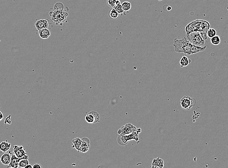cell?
Returning a JSON list of instances; mask_svg holds the SVG:
<instances>
[{
	"label": "cell",
	"instance_id": "2e32d148",
	"mask_svg": "<svg viewBox=\"0 0 228 168\" xmlns=\"http://www.w3.org/2000/svg\"><path fill=\"white\" fill-rule=\"evenodd\" d=\"M191 63V60L186 56H183L179 60V64L181 67L187 66Z\"/></svg>",
	"mask_w": 228,
	"mask_h": 168
},
{
	"label": "cell",
	"instance_id": "4fadbf2b",
	"mask_svg": "<svg viewBox=\"0 0 228 168\" xmlns=\"http://www.w3.org/2000/svg\"><path fill=\"white\" fill-rule=\"evenodd\" d=\"M24 158H20L15 154H13L11 156V160L7 166V168H17L19 167V163L21 160Z\"/></svg>",
	"mask_w": 228,
	"mask_h": 168
},
{
	"label": "cell",
	"instance_id": "8992f818",
	"mask_svg": "<svg viewBox=\"0 0 228 168\" xmlns=\"http://www.w3.org/2000/svg\"><path fill=\"white\" fill-rule=\"evenodd\" d=\"M137 130V128L134 125L130 123H128L119 129L117 133L119 135H125L130 134L134 132H136Z\"/></svg>",
	"mask_w": 228,
	"mask_h": 168
},
{
	"label": "cell",
	"instance_id": "e0dca14e",
	"mask_svg": "<svg viewBox=\"0 0 228 168\" xmlns=\"http://www.w3.org/2000/svg\"><path fill=\"white\" fill-rule=\"evenodd\" d=\"M11 144L8 143L7 140L2 142L0 144V150L2 152L5 153L8 151L11 147Z\"/></svg>",
	"mask_w": 228,
	"mask_h": 168
},
{
	"label": "cell",
	"instance_id": "7a4b0ae2",
	"mask_svg": "<svg viewBox=\"0 0 228 168\" xmlns=\"http://www.w3.org/2000/svg\"><path fill=\"white\" fill-rule=\"evenodd\" d=\"M210 28V23L206 21L197 20L192 21L185 27V32L187 34L197 32L200 33L201 37L205 40L208 38L207 31Z\"/></svg>",
	"mask_w": 228,
	"mask_h": 168
},
{
	"label": "cell",
	"instance_id": "f546056e",
	"mask_svg": "<svg viewBox=\"0 0 228 168\" xmlns=\"http://www.w3.org/2000/svg\"><path fill=\"white\" fill-rule=\"evenodd\" d=\"M141 132V128H137V131H136V132L138 133V134H139L140 132Z\"/></svg>",
	"mask_w": 228,
	"mask_h": 168
},
{
	"label": "cell",
	"instance_id": "9c48e42d",
	"mask_svg": "<svg viewBox=\"0 0 228 168\" xmlns=\"http://www.w3.org/2000/svg\"><path fill=\"white\" fill-rule=\"evenodd\" d=\"M100 116L96 111H91L86 115L85 120L87 123H96L99 122Z\"/></svg>",
	"mask_w": 228,
	"mask_h": 168
},
{
	"label": "cell",
	"instance_id": "5bb4252c",
	"mask_svg": "<svg viewBox=\"0 0 228 168\" xmlns=\"http://www.w3.org/2000/svg\"><path fill=\"white\" fill-rule=\"evenodd\" d=\"M151 164V168H162L163 167L164 163L162 159L160 158L159 157H157L153 160Z\"/></svg>",
	"mask_w": 228,
	"mask_h": 168
},
{
	"label": "cell",
	"instance_id": "4316f807",
	"mask_svg": "<svg viewBox=\"0 0 228 168\" xmlns=\"http://www.w3.org/2000/svg\"><path fill=\"white\" fill-rule=\"evenodd\" d=\"M42 166L40 163H35L33 165V168H41Z\"/></svg>",
	"mask_w": 228,
	"mask_h": 168
},
{
	"label": "cell",
	"instance_id": "52a82bcc",
	"mask_svg": "<svg viewBox=\"0 0 228 168\" xmlns=\"http://www.w3.org/2000/svg\"><path fill=\"white\" fill-rule=\"evenodd\" d=\"M66 14H68L67 12H63L62 11H57L50 16H52V20L53 22H55L56 24H61L66 20V18L67 16H66Z\"/></svg>",
	"mask_w": 228,
	"mask_h": 168
},
{
	"label": "cell",
	"instance_id": "30bf717a",
	"mask_svg": "<svg viewBox=\"0 0 228 168\" xmlns=\"http://www.w3.org/2000/svg\"><path fill=\"white\" fill-rule=\"evenodd\" d=\"M49 22L48 20H45V19H41V20L37 21L35 22V26L36 29L38 31H40L42 29L48 28V27L49 26Z\"/></svg>",
	"mask_w": 228,
	"mask_h": 168
},
{
	"label": "cell",
	"instance_id": "7402d4cb",
	"mask_svg": "<svg viewBox=\"0 0 228 168\" xmlns=\"http://www.w3.org/2000/svg\"><path fill=\"white\" fill-rule=\"evenodd\" d=\"M29 164L28 158H24L22 159L20 161L19 163V167L20 168H24Z\"/></svg>",
	"mask_w": 228,
	"mask_h": 168
},
{
	"label": "cell",
	"instance_id": "8fae6325",
	"mask_svg": "<svg viewBox=\"0 0 228 168\" xmlns=\"http://www.w3.org/2000/svg\"><path fill=\"white\" fill-rule=\"evenodd\" d=\"M82 144L81 146L79 149V152H81L82 153H86L88 152L90 147V139H89L87 137H83L82 138Z\"/></svg>",
	"mask_w": 228,
	"mask_h": 168
},
{
	"label": "cell",
	"instance_id": "f1b7e54d",
	"mask_svg": "<svg viewBox=\"0 0 228 168\" xmlns=\"http://www.w3.org/2000/svg\"><path fill=\"white\" fill-rule=\"evenodd\" d=\"M25 168H33V165L31 164H29L25 167Z\"/></svg>",
	"mask_w": 228,
	"mask_h": 168
},
{
	"label": "cell",
	"instance_id": "9a60e30c",
	"mask_svg": "<svg viewBox=\"0 0 228 168\" xmlns=\"http://www.w3.org/2000/svg\"><path fill=\"white\" fill-rule=\"evenodd\" d=\"M39 34L41 38L46 39L50 37L51 35V32L48 28H45L39 31Z\"/></svg>",
	"mask_w": 228,
	"mask_h": 168
},
{
	"label": "cell",
	"instance_id": "5b68a950",
	"mask_svg": "<svg viewBox=\"0 0 228 168\" xmlns=\"http://www.w3.org/2000/svg\"><path fill=\"white\" fill-rule=\"evenodd\" d=\"M179 103L183 110H189L195 105V100L194 98H192L189 96L186 95L180 99Z\"/></svg>",
	"mask_w": 228,
	"mask_h": 168
},
{
	"label": "cell",
	"instance_id": "6da1fadb",
	"mask_svg": "<svg viewBox=\"0 0 228 168\" xmlns=\"http://www.w3.org/2000/svg\"><path fill=\"white\" fill-rule=\"evenodd\" d=\"M173 46L175 48V51L179 53H183L188 55L196 54L204 51L207 47H199L194 45L188 40L186 37L181 39L175 38Z\"/></svg>",
	"mask_w": 228,
	"mask_h": 168
},
{
	"label": "cell",
	"instance_id": "ffe728a7",
	"mask_svg": "<svg viewBox=\"0 0 228 168\" xmlns=\"http://www.w3.org/2000/svg\"><path fill=\"white\" fill-rule=\"evenodd\" d=\"M221 38L218 36H216L211 38V42L214 45H218L220 43Z\"/></svg>",
	"mask_w": 228,
	"mask_h": 168
},
{
	"label": "cell",
	"instance_id": "7c38bea8",
	"mask_svg": "<svg viewBox=\"0 0 228 168\" xmlns=\"http://www.w3.org/2000/svg\"><path fill=\"white\" fill-rule=\"evenodd\" d=\"M11 151H9L8 153H5L1 156V162L5 165H7L10 164L11 160V156L12 155Z\"/></svg>",
	"mask_w": 228,
	"mask_h": 168
},
{
	"label": "cell",
	"instance_id": "d6986e66",
	"mask_svg": "<svg viewBox=\"0 0 228 168\" xmlns=\"http://www.w3.org/2000/svg\"><path fill=\"white\" fill-rule=\"evenodd\" d=\"M73 143L74 147L77 150L78 152H79V149L81 146L82 144V140L81 139H80L79 138H76L75 139H73Z\"/></svg>",
	"mask_w": 228,
	"mask_h": 168
},
{
	"label": "cell",
	"instance_id": "44dd1931",
	"mask_svg": "<svg viewBox=\"0 0 228 168\" xmlns=\"http://www.w3.org/2000/svg\"><path fill=\"white\" fill-rule=\"evenodd\" d=\"M122 5L123 8L125 12H128L130 10L131 8V4L129 2H124L121 4Z\"/></svg>",
	"mask_w": 228,
	"mask_h": 168
},
{
	"label": "cell",
	"instance_id": "3957f363",
	"mask_svg": "<svg viewBox=\"0 0 228 168\" xmlns=\"http://www.w3.org/2000/svg\"><path fill=\"white\" fill-rule=\"evenodd\" d=\"M186 37L188 40L194 45L203 47L205 45V40L203 39L199 32H194L187 34Z\"/></svg>",
	"mask_w": 228,
	"mask_h": 168
},
{
	"label": "cell",
	"instance_id": "83f0119b",
	"mask_svg": "<svg viewBox=\"0 0 228 168\" xmlns=\"http://www.w3.org/2000/svg\"><path fill=\"white\" fill-rule=\"evenodd\" d=\"M0 115H1V117H0V120L1 121V120H2L3 118H4V115L3 114V113L1 111L0 112Z\"/></svg>",
	"mask_w": 228,
	"mask_h": 168
},
{
	"label": "cell",
	"instance_id": "d4e9b609",
	"mask_svg": "<svg viewBox=\"0 0 228 168\" xmlns=\"http://www.w3.org/2000/svg\"><path fill=\"white\" fill-rule=\"evenodd\" d=\"M114 8L116 10V11L118 12V13L119 14H123V13L125 12L124 9H123V8L122 4L116 5Z\"/></svg>",
	"mask_w": 228,
	"mask_h": 168
},
{
	"label": "cell",
	"instance_id": "cb8c5ba5",
	"mask_svg": "<svg viewBox=\"0 0 228 168\" xmlns=\"http://www.w3.org/2000/svg\"><path fill=\"white\" fill-rule=\"evenodd\" d=\"M117 0H107V3L108 6L111 8H114L116 5Z\"/></svg>",
	"mask_w": 228,
	"mask_h": 168
},
{
	"label": "cell",
	"instance_id": "ba28073f",
	"mask_svg": "<svg viewBox=\"0 0 228 168\" xmlns=\"http://www.w3.org/2000/svg\"><path fill=\"white\" fill-rule=\"evenodd\" d=\"M13 153L20 158H28V156L22 146L15 145L13 147Z\"/></svg>",
	"mask_w": 228,
	"mask_h": 168
},
{
	"label": "cell",
	"instance_id": "ac0fdd59",
	"mask_svg": "<svg viewBox=\"0 0 228 168\" xmlns=\"http://www.w3.org/2000/svg\"><path fill=\"white\" fill-rule=\"evenodd\" d=\"M108 15L111 19L116 20L119 17V14L116 11V10L115 9V8H112L109 11Z\"/></svg>",
	"mask_w": 228,
	"mask_h": 168
},
{
	"label": "cell",
	"instance_id": "603a6c76",
	"mask_svg": "<svg viewBox=\"0 0 228 168\" xmlns=\"http://www.w3.org/2000/svg\"><path fill=\"white\" fill-rule=\"evenodd\" d=\"M216 31L214 28H210L207 31V36L209 38H211L216 36Z\"/></svg>",
	"mask_w": 228,
	"mask_h": 168
},
{
	"label": "cell",
	"instance_id": "4dcf8cb0",
	"mask_svg": "<svg viewBox=\"0 0 228 168\" xmlns=\"http://www.w3.org/2000/svg\"><path fill=\"white\" fill-rule=\"evenodd\" d=\"M119 4H121V1H120V0H117V1H116V5Z\"/></svg>",
	"mask_w": 228,
	"mask_h": 168
},
{
	"label": "cell",
	"instance_id": "277c9868",
	"mask_svg": "<svg viewBox=\"0 0 228 168\" xmlns=\"http://www.w3.org/2000/svg\"><path fill=\"white\" fill-rule=\"evenodd\" d=\"M131 140H135L137 143L139 142L138 134L136 132H134L130 134L121 135H119L117 137V142L120 145H126L129 141Z\"/></svg>",
	"mask_w": 228,
	"mask_h": 168
},
{
	"label": "cell",
	"instance_id": "484cf974",
	"mask_svg": "<svg viewBox=\"0 0 228 168\" xmlns=\"http://www.w3.org/2000/svg\"><path fill=\"white\" fill-rule=\"evenodd\" d=\"M11 117V115H9L8 117H7L6 119H5V123L6 124V123H8V124H10L11 123V120H10V117Z\"/></svg>",
	"mask_w": 228,
	"mask_h": 168
}]
</instances>
